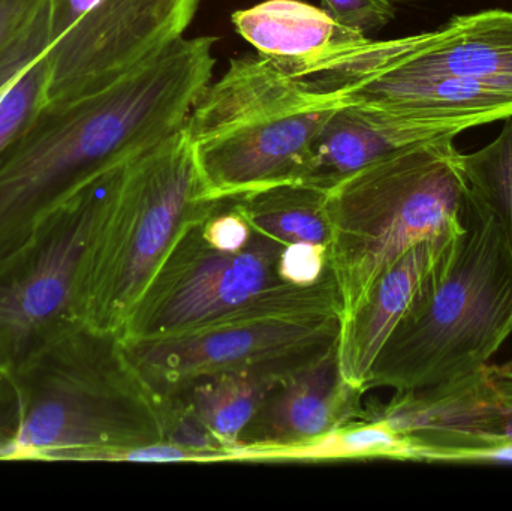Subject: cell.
Returning <instances> with one entry per match:
<instances>
[{
  "mask_svg": "<svg viewBox=\"0 0 512 511\" xmlns=\"http://www.w3.org/2000/svg\"><path fill=\"white\" fill-rule=\"evenodd\" d=\"M215 44L183 36L111 86L41 108L0 155V276L75 192L185 126L212 81Z\"/></svg>",
  "mask_w": 512,
  "mask_h": 511,
  "instance_id": "6da1fadb",
  "label": "cell"
},
{
  "mask_svg": "<svg viewBox=\"0 0 512 511\" xmlns=\"http://www.w3.org/2000/svg\"><path fill=\"white\" fill-rule=\"evenodd\" d=\"M294 75L343 104L459 135L512 116V11L459 15L405 38L367 36Z\"/></svg>",
  "mask_w": 512,
  "mask_h": 511,
  "instance_id": "7a4b0ae2",
  "label": "cell"
},
{
  "mask_svg": "<svg viewBox=\"0 0 512 511\" xmlns=\"http://www.w3.org/2000/svg\"><path fill=\"white\" fill-rule=\"evenodd\" d=\"M18 425L8 461L114 462L165 440L158 402L119 336L74 326L9 363Z\"/></svg>",
  "mask_w": 512,
  "mask_h": 511,
  "instance_id": "3957f363",
  "label": "cell"
},
{
  "mask_svg": "<svg viewBox=\"0 0 512 511\" xmlns=\"http://www.w3.org/2000/svg\"><path fill=\"white\" fill-rule=\"evenodd\" d=\"M465 228L445 249L379 351L364 392H420L465 377L512 333V249L466 198Z\"/></svg>",
  "mask_w": 512,
  "mask_h": 511,
  "instance_id": "277c9868",
  "label": "cell"
},
{
  "mask_svg": "<svg viewBox=\"0 0 512 511\" xmlns=\"http://www.w3.org/2000/svg\"><path fill=\"white\" fill-rule=\"evenodd\" d=\"M342 104L259 54L231 60L185 123L210 200L298 182L322 126Z\"/></svg>",
  "mask_w": 512,
  "mask_h": 511,
  "instance_id": "5b68a950",
  "label": "cell"
},
{
  "mask_svg": "<svg viewBox=\"0 0 512 511\" xmlns=\"http://www.w3.org/2000/svg\"><path fill=\"white\" fill-rule=\"evenodd\" d=\"M454 135L385 156L327 191L340 320L409 249L465 228L466 185Z\"/></svg>",
  "mask_w": 512,
  "mask_h": 511,
  "instance_id": "8992f818",
  "label": "cell"
},
{
  "mask_svg": "<svg viewBox=\"0 0 512 511\" xmlns=\"http://www.w3.org/2000/svg\"><path fill=\"white\" fill-rule=\"evenodd\" d=\"M210 200L185 126L114 171L78 291V321L120 336L144 288Z\"/></svg>",
  "mask_w": 512,
  "mask_h": 511,
  "instance_id": "52a82bcc",
  "label": "cell"
},
{
  "mask_svg": "<svg viewBox=\"0 0 512 511\" xmlns=\"http://www.w3.org/2000/svg\"><path fill=\"white\" fill-rule=\"evenodd\" d=\"M203 218L180 234L135 303L120 339L162 338L264 315H340L334 275L310 287L291 284L280 273L285 245L255 231L245 248L225 251L207 242Z\"/></svg>",
  "mask_w": 512,
  "mask_h": 511,
  "instance_id": "ba28073f",
  "label": "cell"
},
{
  "mask_svg": "<svg viewBox=\"0 0 512 511\" xmlns=\"http://www.w3.org/2000/svg\"><path fill=\"white\" fill-rule=\"evenodd\" d=\"M339 314L264 315L153 339L122 341L153 398L225 374L286 377L337 348Z\"/></svg>",
  "mask_w": 512,
  "mask_h": 511,
  "instance_id": "9c48e42d",
  "label": "cell"
},
{
  "mask_svg": "<svg viewBox=\"0 0 512 511\" xmlns=\"http://www.w3.org/2000/svg\"><path fill=\"white\" fill-rule=\"evenodd\" d=\"M117 168L56 209L26 254L0 276V339L12 362L57 333L80 326L81 275Z\"/></svg>",
  "mask_w": 512,
  "mask_h": 511,
  "instance_id": "30bf717a",
  "label": "cell"
},
{
  "mask_svg": "<svg viewBox=\"0 0 512 511\" xmlns=\"http://www.w3.org/2000/svg\"><path fill=\"white\" fill-rule=\"evenodd\" d=\"M201 0H98L45 50L47 102L105 89L185 36Z\"/></svg>",
  "mask_w": 512,
  "mask_h": 511,
  "instance_id": "8fae6325",
  "label": "cell"
},
{
  "mask_svg": "<svg viewBox=\"0 0 512 511\" xmlns=\"http://www.w3.org/2000/svg\"><path fill=\"white\" fill-rule=\"evenodd\" d=\"M364 419L411 438L420 462L438 464L444 453L512 441V378L486 365L432 389L394 395Z\"/></svg>",
  "mask_w": 512,
  "mask_h": 511,
  "instance_id": "7c38bea8",
  "label": "cell"
},
{
  "mask_svg": "<svg viewBox=\"0 0 512 511\" xmlns=\"http://www.w3.org/2000/svg\"><path fill=\"white\" fill-rule=\"evenodd\" d=\"M363 392L340 374L336 350L286 375L262 401L234 450L298 446L363 419ZM230 452V461H231Z\"/></svg>",
  "mask_w": 512,
  "mask_h": 511,
  "instance_id": "4fadbf2b",
  "label": "cell"
},
{
  "mask_svg": "<svg viewBox=\"0 0 512 511\" xmlns=\"http://www.w3.org/2000/svg\"><path fill=\"white\" fill-rule=\"evenodd\" d=\"M460 233L426 240L409 249L378 276L354 314L340 320L336 356L340 374L349 386L364 393L379 351L411 305L424 278Z\"/></svg>",
  "mask_w": 512,
  "mask_h": 511,
  "instance_id": "5bb4252c",
  "label": "cell"
},
{
  "mask_svg": "<svg viewBox=\"0 0 512 511\" xmlns=\"http://www.w3.org/2000/svg\"><path fill=\"white\" fill-rule=\"evenodd\" d=\"M448 135L457 137L385 111L342 104L322 126L298 182L328 191L385 156Z\"/></svg>",
  "mask_w": 512,
  "mask_h": 511,
  "instance_id": "9a60e30c",
  "label": "cell"
},
{
  "mask_svg": "<svg viewBox=\"0 0 512 511\" xmlns=\"http://www.w3.org/2000/svg\"><path fill=\"white\" fill-rule=\"evenodd\" d=\"M231 21L256 54L291 74L313 68L367 38L303 0H264L233 12Z\"/></svg>",
  "mask_w": 512,
  "mask_h": 511,
  "instance_id": "2e32d148",
  "label": "cell"
},
{
  "mask_svg": "<svg viewBox=\"0 0 512 511\" xmlns=\"http://www.w3.org/2000/svg\"><path fill=\"white\" fill-rule=\"evenodd\" d=\"M283 378L271 374L218 375L156 402L161 411H173L191 419L230 453L239 444L259 405Z\"/></svg>",
  "mask_w": 512,
  "mask_h": 511,
  "instance_id": "e0dca14e",
  "label": "cell"
},
{
  "mask_svg": "<svg viewBox=\"0 0 512 511\" xmlns=\"http://www.w3.org/2000/svg\"><path fill=\"white\" fill-rule=\"evenodd\" d=\"M234 206L258 233L282 243L330 248L327 191L300 182L279 183L234 198Z\"/></svg>",
  "mask_w": 512,
  "mask_h": 511,
  "instance_id": "ac0fdd59",
  "label": "cell"
},
{
  "mask_svg": "<svg viewBox=\"0 0 512 511\" xmlns=\"http://www.w3.org/2000/svg\"><path fill=\"white\" fill-rule=\"evenodd\" d=\"M343 459L420 462V449L411 438L394 431L384 422L360 419L298 446L234 450L230 462H324Z\"/></svg>",
  "mask_w": 512,
  "mask_h": 511,
  "instance_id": "d6986e66",
  "label": "cell"
},
{
  "mask_svg": "<svg viewBox=\"0 0 512 511\" xmlns=\"http://www.w3.org/2000/svg\"><path fill=\"white\" fill-rule=\"evenodd\" d=\"M496 140L478 152L460 155L466 198L496 222L512 249V116Z\"/></svg>",
  "mask_w": 512,
  "mask_h": 511,
  "instance_id": "ffe728a7",
  "label": "cell"
},
{
  "mask_svg": "<svg viewBox=\"0 0 512 511\" xmlns=\"http://www.w3.org/2000/svg\"><path fill=\"white\" fill-rule=\"evenodd\" d=\"M50 45L47 0H0V87Z\"/></svg>",
  "mask_w": 512,
  "mask_h": 511,
  "instance_id": "44dd1931",
  "label": "cell"
},
{
  "mask_svg": "<svg viewBox=\"0 0 512 511\" xmlns=\"http://www.w3.org/2000/svg\"><path fill=\"white\" fill-rule=\"evenodd\" d=\"M44 53L24 66L0 96V155L47 104L48 65Z\"/></svg>",
  "mask_w": 512,
  "mask_h": 511,
  "instance_id": "7402d4cb",
  "label": "cell"
},
{
  "mask_svg": "<svg viewBox=\"0 0 512 511\" xmlns=\"http://www.w3.org/2000/svg\"><path fill=\"white\" fill-rule=\"evenodd\" d=\"M280 273L298 287H310L333 275L330 249L315 243L285 245L280 255Z\"/></svg>",
  "mask_w": 512,
  "mask_h": 511,
  "instance_id": "603a6c76",
  "label": "cell"
},
{
  "mask_svg": "<svg viewBox=\"0 0 512 511\" xmlns=\"http://www.w3.org/2000/svg\"><path fill=\"white\" fill-rule=\"evenodd\" d=\"M322 6L339 23L358 32H375L394 17V0H322Z\"/></svg>",
  "mask_w": 512,
  "mask_h": 511,
  "instance_id": "cb8c5ba5",
  "label": "cell"
},
{
  "mask_svg": "<svg viewBox=\"0 0 512 511\" xmlns=\"http://www.w3.org/2000/svg\"><path fill=\"white\" fill-rule=\"evenodd\" d=\"M114 462H137V464H180V462H218L215 456L191 447L180 446L171 441L146 444V446L132 447L117 455Z\"/></svg>",
  "mask_w": 512,
  "mask_h": 511,
  "instance_id": "d4e9b609",
  "label": "cell"
},
{
  "mask_svg": "<svg viewBox=\"0 0 512 511\" xmlns=\"http://www.w3.org/2000/svg\"><path fill=\"white\" fill-rule=\"evenodd\" d=\"M18 425V402L9 365L0 368V459L8 461Z\"/></svg>",
  "mask_w": 512,
  "mask_h": 511,
  "instance_id": "484cf974",
  "label": "cell"
},
{
  "mask_svg": "<svg viewBox=\"0 0 512 511\" xmlns=\"http://www.w3.org/2000/svg\"><path fill=\"white\" fill-rule=\"evenodd\" d=\"M438 464H504L512 465V441L477 447V449L454 450L444 453Z\"/></svg>",
  "mask_w": 512,
  "mask_h": 511,
  "instance_id": "4316f807",
  "label": "cell"
},
{
  "mask_svg": "<svg viewBox=\"0 0 512 511\" xmlns=\"http://www.w3.org/2000/svg\"><path fill=\"white\" fill-rule=\"evenodd\" d=\"M50 14L51 44L71 29L98 0H47Z\"/></svg>",
  "mask_w": 512,
  "mask_h": 511,
  "instance_id": "83f0119b",
  "label": "cell"
},
{
  "mask_svg": "<svg viewBox=\"0 0 512 511\" xmlns=\"http://www.w3.org/2000/svg\"><path fill=\"white\" fill-rule=\"evenodd\" d=\"M12 362L11 353H9L8 347L5 342L0 339V368L8 366Z\"/></svg>",
  "mask_w": 512,
  "mask_h": 511,
  "instance_id": "f1b7e54d",
  "label": "cell"
},
{
  "mask_svg": "<svg viewBox=\"0 0 512 511\" xmlns=\"http://www.w3.org/2000/svg\"><path fill=\"white\" fill-rule=\"evenodd\" d=\"M495 369L502 377L512 378V360L504 365L495 366Z\"/></svg>",
  "mask_w": 512,
  "mask_h": 511,
  "instance_id": "f546056e",
  "label": "cell"
}]
</instances>
